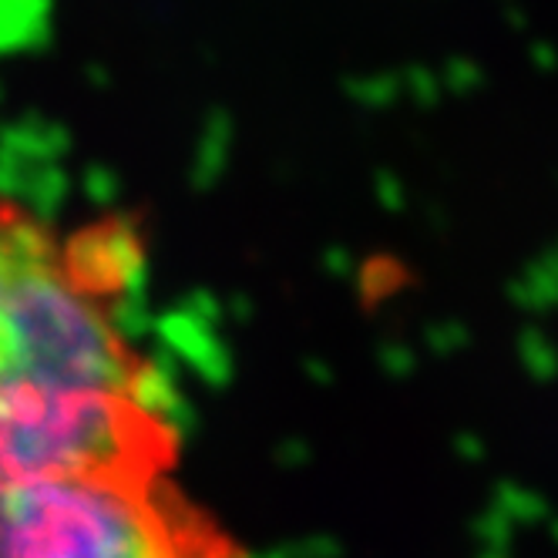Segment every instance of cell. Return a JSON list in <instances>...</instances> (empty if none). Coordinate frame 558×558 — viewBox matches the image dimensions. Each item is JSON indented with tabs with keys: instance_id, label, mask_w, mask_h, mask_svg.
<instances>
[{
	"instance_id": "1",
	"label": "cell",
	"mask_w": 558,
	"mask_h": 558,
	"mask_svg": "<svg viewBox=\"0 0 558 558\" xmlns=\"http://www.w3.org/2000/svg\"><path fill=\"white\" fill-rule=\"evenodd\" d=\"M142 269L125 216L58 222L0 203V488L175 471L166 387L125 324Z\"/></svg>"
},
{
	"instance_id": "2",
	"label": "cell",
	"mask_w": 558,
	"mask_h": 558,
	"mask_svg": "<svg viewBox=\"0 0 558 558\" xmlns=\"http://www.w3.org/2000/svg\"><path fill=\"white\" fill-rule=\"evenodd\" d=\"M0 558H246L166 474H64L0 488Z\"/></svg>"
}]
</instances>
